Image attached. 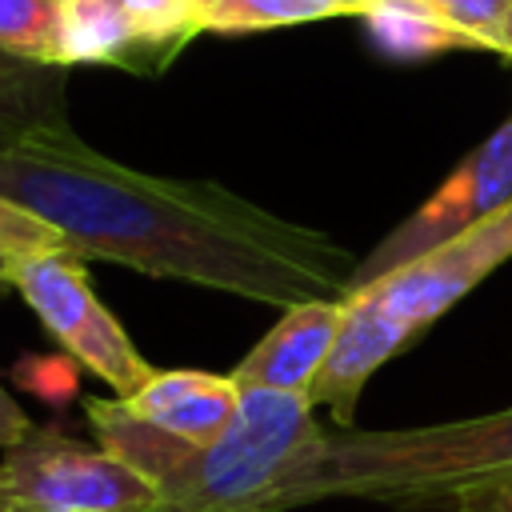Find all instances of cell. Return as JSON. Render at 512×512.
<instances>
[{"label":"cell","mask_w":512,"mask_h":512,"mask_svg":"<svg viewBox=\"0 0 512 512\" xmlns=\"http://www.w3.org/2000/svg\"><path fill=\"white\" fill-rule=\"evenodd\" d=\"M0 196L52 224L68 252L260 304L344 300L356 264L328 236L212 180L124 168L72 128L0 152Z\"/></svg>","instance_id":"cell-1"},{"label":"cell","mask_w":512,"mask_h":512,"mask_svg":"<svg viewBox=\"0 0 512 512\" xmlns=\"http://www.w3.org/2000/svg\"><path fill=\"white\" fill-rule=\"evenodd\" d=\"M96 444L136 468L156 492L160 512H252L284 464L320 432L308 396L240 388V416L216 444L176 440L124 400H84Z\"/></svg>","instance_id":"cell-2"},{"label":"cell","mask_w":512,"mask_h":512,"mask_svg":"<svg viewBox=\"0 0 512 512\" xmlns=\"http://www.w3.org/2000/svg\"><path fill=\"white\" fill-rule=\"evenodd\" d=\"M512 476V408L400 432H316L252 504L284 512L324 496L444 504L456 488Z\"/></svg>","instance_id":"cell-3"},{"label":"cell","mask_w":512,"mask_h":512,"mask_svg":"<svg viewBox=\"0 0 512 512\" xmlns=\"http://www.w3.org/2000/svg\"><path fill=\"white\" fill-rule=\"evenodd\" d=\"M0 512H160V492L108 448L32 424L0 456Z\"/></svg>","instance_id":"cell-4"},{"label":"cell","mask_w":512,"mask_h":512,"mask_svg":"<svg viewBox=\"0 0 512 512\" xmlns=\"http://www.w3.org/2000/svg\"><path fill=\"white\" fill-rule=\"evenodd\" d=\"M12 284L24 296V304L40 316V324L52 332V340L84 372L104 380L116 392V400H132L156 376V368L140 356V348L120 328V320L92 292L84 256L68 248L36 252L16 264Z\"/></svg>","instance_id":"cell-5"},{"label":"cell","mask_w":512,"mask_h":512,"mask_svg":"<svg viewBox=\"0 0 512 512\" xmlns=\"http://www.w3.org/2000/svg\"><path fill=\"white\" fill-rule=\"evenodd\" d=\"M512 200V120L504 128H496L444 184L440 192H432L400 228H392L352 272L348 292L376 284L392 272H400L404 264L436 252L440 244L456 240L460 232H468L472 224L488 220L492 212H500Z\"/></svg>","instance_id":"cell-6"},{"label":"cell","mask_w":512,"mask_h":512,"mask_svg":"<svg viewBox=\"0 0 512 512\" xmlns=\"http://www.w3.org/2000/svg\"><path fill=\"white\" fill-rule=\"evenodd\" d=\"M508 256H512V200L500 212H492L488 220L460 232L456 240L440 244L436 252L404 264L400 272H392L376 284L356 288V296L372 300L400 328L420 336L436 316H444L464 292H472Z\"/></svg>","instance_id":"cell-7"},{"label":"cell","mask_w":512,"mask_h":512,"mask_svg":"<svg viewBox=\"0 0 512 512\" xmlns=\"http://www.w3.org/2000/svg\"><path fill=\"white\" fill-rule=\"evenodd\" d=\"M344 324V300H308L288 308L280 324L232 368L240 388H268L288 396H312L332 344Z\"/></svg>","instance_id":"cell-8"},{"label":"cell","mask_w":512,"mask_h":512,"mask_svg":"<svg viewBox=\"0 0 512 512\" xmlns=\"http://www.w3.org/2000/svg\"><path fill=\"white\" fill-rule=\"evenodd\" d=\"M412 340L416 336L408 328H400L388 312H380L372 300H364L356 292L344 296L340 336H336L332 356H328V364H324L308 400L332 408V416L344 428H352V412H356V400H360V388L368 384V376Z\"/></svg>","instance_id":"cell-9"},{"label":"cell","mask_w":512,"mask_h":512,"mask_svg":"<svg viewBox=\"0 0 512 512\" xmlns=\"http://www.w3.org/2000/svg\"><path fill=\"white\" fill-rule=\"evenodd\" d=\"M132 416L144 424L188 440V444H216L240 416V384L232 376L212 372H156L132 400H124Z\"/></svg>","instance_id":"cell-10"},{"label":"cell","mask_w":512,"mask_h":512,"mask_svg":"<svg viewBox=\"0 0 512 512\" xmlns=\"http://www.w3.org/2000/svg\"><path fill=\"white\" fill-rule=\"evenodd\" d=\"M64 64L28 60L0 48V152H12L44 132H68Z\"/></svg>","instance_id":"cell-11"},{"label":"cell","mask_w":512,"mask_h":512,"mask_svg":"<svg viewBox=\"0 0 512 512\" xmlns=\"http://www.w3.org/2000/svg\"><path fill=\"white\" fill-rule=\"evenodd\" d=\"M68 64H124L136 72H152L148 56L120 8V0H64L60 4V52Z\"/></svg>","instance_id":"cell-12"},{"label":"cell","mask_w":512,"mask_h":512,"mask_svg":"<svg viewBox=\"0 0 512 512\" xmlns=\"http://www.w3.org/2000/svg\"><path fill=\"white\" fill-rule=\"evenodd\" d=\"M364 20H368L376 44L392 56H432V52L476 48L468 36H460L452 24H444L420 0H376L364 12Z\"/></svg>","instance_id":"cell-13"},{"label":"cell","mask_w":512,"mask_h":512,"mask_svg":"<svg viewBox=\"0 0 512 512\" xmlns=\"http://www.w3.org/2000/svg\"><path fill=\"white\" fill-rule=\"evenodd\" d=\"M376 0H204V32H260L328 16H364Z\"/></svg>","instance_id":"cell-14"},{"label":"cell","mask_w":512,"mask_h":512,"mask_svg":"<svg viewBox=\"0 0 512 512\" xmlns=\"http://www.w3.org/2000/svg\"><path fill=\"white\" fill-rule=\"evenodd\" d=\"M148 68L160 72L196 32H204V0H120Z\"/></svg>","instance_id":"cell-15"},{"label":"cell","mask_w":512,"mask_h":512,"mask_svg":"<svg viewBox=\"0 0 512 512\" xmlns=\"http://www.w3.org/2000/svg\"><path fill=\"white\" fill-rule=\"evenodd\" d=\"M60 4L64 0H0V48L60 64Z\"/></svg>","instance_id":"cell-16"},{"label":"cell","mask_w":512,"mask_h":512,"mask_svg":"<svg viewBox=\"0 0 512 512\" xmlns=\"http://www.w3.org/2000/svg\"><path fill=\"white\" fill-rule=\"evenodd\" d=\"M476 48L512 56V0H420Z\"/></svg>","instance_id":"cell-17"},{"label":"cell","mask_w":512,"mask_h":512,"mask_svg":"<svg viewBox=\"0 0 512 512\" xmlns=\"http://www.w3.org/2000/svg\"><path fill=\"white\" fill-rule=\"evenodd\" d=\"M60 248H68V244L52 224H44L28 208L0 196V284H12V272L20 260H28L36 252H60Z\"/></svg>","instance_id":"cell-18"},{"label":"cell","mask_w":512,"mask_h":512,"mask_svg":"<svg viewBox=\"0 0 512 512\" xmlns=\"http://www.w3.org/2000/svg\"><path fill=\"white\" fill-rule=\"evenodd\" d=\"M440 508L452 512H512V476L476 480L468 488H456Z\"/></svg>","instance_id":"cell-19"},{"label":"cell","mask_w":512,"mask_h":512,"mask_svg":"<svg viewBox=\"0 0 512 512\" xmlns=\"http://www.w3.org/2000/svg\"><path fill=\"white\" fill-rule=\"evenodd\" d=\"M28 432H32V420H28V416L20 412V404L0 388V448L20 444Z\"/></svg>","instance_id":"cell-20"}]
</instances>
